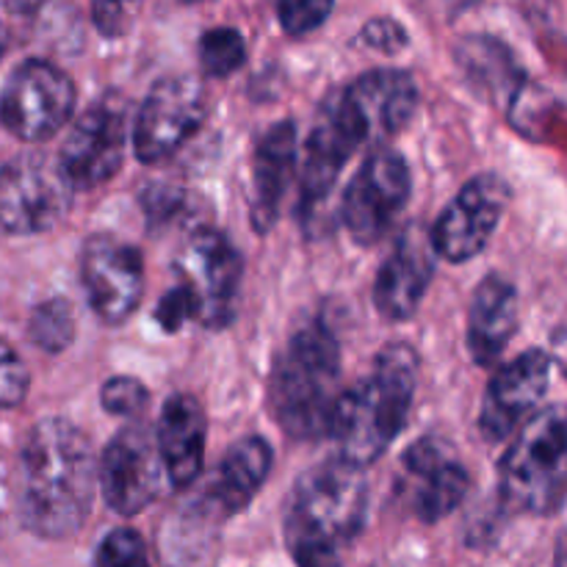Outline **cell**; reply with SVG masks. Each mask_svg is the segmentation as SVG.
<instances>
[{
    "label": "cell",
    "instance_id": "obj_29",
    "mask_svg": "<svg viewBox=\"0 0 567 567\" xmlns=\"http://www.w3.org/2000/svg\"><path fill=\"white\" fill-rule=\"evenodd\" d=\"M271 3H275L282 31L288 37H305L324 25L336 0H271Z\"/></svg>",
    "mask_w": 567,
    "mask_h": 567
},
{
    "label": "cell",
    "instance_id": "obj_26",
    "mask_svg": "<svg viewBox=\"0 0 567 567\" xmlns=\"http://www.w3.org/2000/svg\"><path fill=\"white\" fill-rule=\"evenodd\" d=\"M75 310L66 299H48L37 305L28 321V338L48 354H61L75 341Z\"/></svg>",
    "mask_w": 567,
    "mask_h": 567
},
{
    "label": "cell",
    "instance_id": "obj_35",
    "mask_svg": "<svg viewBox=\"0 0 567 567\" xmlns=\"http://www.w3.org/2000/svg\"><path fill=\"white\" fill-rule=\"evenodd\" d=\"M480 3V0H435V6L437 9L443 11V14H460V11H465V9H471V6H476Z\"/></svg>",
    "mask_w": 567,
    "mask_h": 567
},
{
    "label": "cell",
    "instance_id": "obj_15",
    "mask_svg": "<svg viewBox=\"0 0 567 567\" xmlns=\"http://www.w3.org/2000/svg\"><path fill=\"white\" fill-rule=\"evenodd\" d=\"M166 482L158 441L144 426H127L116 432L100 457V491L116 515H138L158 496Z\"/></svg>",
    "mask_w": 567,
    "mask_h": 567
},
{
    "label": "cell",
    "instance_id": "obj_4",
    "mask_svg": "<svg viewBox=\"0 0 567 567\" xmlns=\"http://www.w3.org/2000/svg\"><path fill=\"white\" fill-rule=\"evenodd\" d=\"M341 399V349L324 321L299 327L269 377V408L293 441L330 435V421Z\"/></svg>",
    "mask_w": 567,
    "mask_h": 567
},
{
    "label": "cell",
    "instance_id": "obj_5",
    "mask_svg": "<svg viewBox=\"0 0 567 567\" xmlns=\"http://www.w3.org/2000/svg\"><path fill=\"white\" fill-rule=\"evenodd\" d=\"M502 498L515 513L548 515L567 498V404L532 415L498 468Z\"/></svg>",
    "mask_w": 567,
    "mask_h": 567
},
{
    "label": "cell",
    "instance_id": "obj_27",
    "mask_svg": "<svg viewBox=\"0 0 567 567\" xmlns=\"http://www.w3.org/2000/svg\"><path fill=\"white\" fill-rule=\"evenodd\" d=\"M199 66L208 78H230L247 61V42L236 28H210L199 39Z\"/></svg>",
    "mask_w": 567,
    "mask_h": 567
},
{
    "label": "cell",
    "instance_id": "obj_6",
    "mask_svg": "<svg viewBox=\"0 0 567 567\" xmlns=\"http://www.w3.org/2000/svg\"><path fill=\"white\" fill-rule=\"evenodd\" d=\"M72 183L59 158L25 153L0 166V227L14 236L48 233L66 216Z\"/></svg>",
    "mask_w": 567,
    "mask_h": 567
},
{
    "label": "cell",
    "instance_id": "obj_7",
    "mask_svg": "<svg viewBox=\"0 0 567 567\" xmlns=\"http://www.w3.org/2000/svg\"><path fill=\"white\" fill-rule=\"evenodd\" d=\"M175 271L192 293L194 321L208 330H225L236 319L244 260L225 233L210 227L194 233L177 255Z\"/></svg>",
    "mask_w": 567,
    "mask_h": 567
},
{
    "label": "cell",
    "instance_id": "obj_32",
    "mask_svg": "<svg viewBox=\"0 0 567 567\" xmlns=\"http://www.w3.org/2000/svg\"><path fill=\"white\" fill-rule=\"evenodd\" d=\"M360 44L393 55L408 44V31H404L396 20H391V17H377V20H369L363 25V31H360Z\"/></svg>",
    "mask_w": 567,
    "mask_h": 567
},
{
    "label": "cell",
    "instance_id": "obj_25",
    "mask_svg": "<svg viewBox=\"0 0 567 567\" xmlns=\"http://www.w3.org/2000/svg\"><path fill=\"white\" fill-rule=\"evenodd\" d=\"M457 61L465 75L485 89L491 97L515 94L520 86V70L509 50L493 37H465L457 48Z\"/></svg>",
    "mask_w": 567,
    "mask_h": 567
},
{
    "label": "cell",
    "instance_id": "obj_9",
    "mask_svg": "<svg viewBox=\"0 0 567 567\" xmlns=\"http://www.w3.org/2000/svg\"><path fill=\"white\" fill-rule=\"evenodd\" d=\"M75 97V83L64 70L31 59L11 72L0 94V122L20 142H44L70 122Z\"/></svg>",
    "mask_w": 567,
    "mask_h": 567
},
{
    "label": "cell",
    "instance_id": "obj_24",
    "mask_svg": "<svg viewBox=\"0 0 567 567\" xmlns=\"http://www.w3.org/2000/svg\"><path fill=\"white\" fill-rule=\"evenodd\" d=\"M271 460H275V454H271V446L264 437H241V441L227 449L221 465L216 468L214 482L205 493L230 518V515L249 507V502L258 496L264 482L269 480Z\"/></svg>",
    "mask_w": 567,
    "mask_h": 567
},
{
    "label": "cell",
    "instance_id": "obj_20",
    "mask_svg": "<svg viewBox=\"0 0 567 567\" xmlns=\"http://www.w3.org/2000/svg\"><path fill=\"white\" fill-rule=\"evenodd\" d=\"M227 515L205 493L164 518L155 540L161 567H214L219 559V529Z\"/></svg>",
    "mask_w": 567,
    "mask_h": 567
},
{
    "label": "cell",
    "instance_id": "obj_14",
    "mask_svg": "<svg viewBox=\"0 0 567 567\" xmlns=\"http://www.w3.org/2000/svg\"><path fill=\"white\" fill-rule=\"evenodd\" d=\"M127 147V111L125 103L114 97H105L94 103L70 136L64 138V147L59 153V164L64 169L66 181L75 192H89L120 172L125 161Z\"/></svg>",
    "mask_w": 567,
    "mask_h": 567
},
{
    "label": "cell",
    "instance_id": "obj_38",
    "mask_svg": "<svg viewBox=\"0 0 567 567\" xmlns=\"http://www.w3.org/2000/svg\"><path fill=\"white\" fill-rule=\"evenodd\" d=\"M131 3H138V0H131Z\"/></svg>",
    "mask_w": 567,
    "mask_h": 567
},
{
    "label": "cell",
    "instance_id": "obj_18",
    "mask_svg": "<svg viewBox=\"0 0 567 567\" xmlns=\"http://www.w3.org/2000/svg\"><path fill=\"white\" fill-rule=\"evenodd\" d=\"M432 252H435L432 236H424L421 227H408L399 236L396 247L377 271L374 291H371L382 319L408 321L419 310L435 275Z\"/></svg>",
    "mask_w": 567,
    "mask_h": 567
},
{
    "label": "cell",
    "instance_id": "obj_1",
    "mask_svg": "<svg viewBox=\"0 0 567 567\" xmlns=\"http://www.w3.org/2000/svg\"><path fill=\"white\" fill-rule=\"evenodd\" d=\"M97 482L100 465L89 437L64 419L39 421L20 454L22 526L48 540L72 537L89 518Z\"/></svg>",
    "mask_w": 567,
    "mask_h": 567
},
{
    "label": "cell",
    "instance_id": "obj_8",
    "mask_svg": "<svg viewBox=\"0 0 567 567\" xmlns=\"http://www.w3.org/2000/svg\"><path fill=\"white\" fill-rule=\"evenodd\" d=\"M365 142H371V133L360 111L354 109L347 89L332 92L321 105L308 144H305L302 188H299V194H302L299 210H302L305 219H316V214L324 208L347 161Z\"/></svg>",
    "mask_w": 567,
    "mask_h": 567
},
{
    "label": "cell",
    "instance_id": "obj_23",
    "mask_svg": "<svg viewBox=\"0 0 567 567\" xmlns=\"http://www.w3.org/2000/svg\"><path fill=\"white\" fill-rule=\"evenodd\" d=\"M297 164V125L291 120L275 122L252 155V225L258 233L271 230L280 216L282 194Z\"/></svg>",
    "mask_w": 567,
    "mask_h": 567
},
{
    "label": "cell",
    "instance_id": "obj_13",
    "mask_svg": "<svg viewBox=\"0 0 567 567\" xmlns=\"http://www.w3.org/2000/svg\"><path fill=\"white\" fill-rule=\"evenodd\" d=\"M507 203L509 186L496 172H482L471 177L432 227L435 252L449 264L474 260L496 233Z\"/></svg>",
    "mask_w": 567,
    "mask_h": 567
},
{
    "label": "cell",
    "instance_id": "obj_12",
    "mask_svg": "<svg viewBox=\"0 0 567 567\" xmlns=\"http://www.w3.org/2000/svg\"><path fill=\"white\" fill-rule=\"evenodd\" d=\"M81 277L89 305L103 324H125L142 305L144 260L133 244L105 233L92 236L83 244Z\"/></svg>",
    "mask_w": 567,
    "mask_h": 567
},
{
    "label": "cell",
    "instance_id": "obj_33",
    "mask_svg": "<svg viewBox=\"0 0 567 567\" xmlns=\"http://www.w3.org/2000/svg\"><path fill=\"white\" fill-rule=\"evenodd\" d=\"M188 319H194V302L186 286H175L161 297L158 308H155V321L164 327L166 332H177Z\"/></svg>",
    "mask_w": 567,
    "mask_h": 567
},
{
    "label": "cell",
    "instance_id": "obj_17",
    "mask_svg": "<svg viewBox=\"0 0 567 567\" xmlns=\"http://www.w3.org/2000/svg\"><path fill=\"white\" fill-rule=\"evenodd\" d=\"M551 365L548 352L529 349L496 371L480 413V432L487 441H507L537 413L551 385Z\"/></svg>",
    "mask_w": 567,
    "mask_h": 567
},
{
    "label": "cell",
    "instance_id": "obj_30",
    "mask_svg": "<svg viewBox=\"0 0 567 567\" xmlns=\"http://www.w3.org/2000/svg\"><path fill=\"white\" fill-rule=\"evenodd\" d=\"M150 402V391L133 377H111L100 391V404L105 413L122 415V419H133L142 413Z\"/></svg>",
    "mask_w": 567,
    "mask_h": 567
},
{
    "label": "cell",
    "instance_id": "obj_3",
    "mask_svg": "<svg viewBox=\"0 0 567 567\" xmlns=\"http://www.w3.org/2000/svg\"><path fill=\"white\" fill-rule=\"evenodd\" d=\"M419 382V354L410 343H388L374 360V371L341 393L330 421L338 457L349 463H377L408 421Z\"/></svg>",
    "mask_w": 567,
    "mask_h": 567
},
{
    "label": "cell",
    "instance_id": "obj_11",
    "mask_svg": "<svg viewBox=\"0 0 567 567\" xmlns=\"http://www.w3.org/2000/svg\"><path fill=\"white\" fill-rule=\"evenodd\" d=\"M205 122V92L197 78L172 75L155 83L133 125V153L142 164L172 158Z\"/></svg>",
    "mask_w": 567,
    "mask_h": 567
},
{
    "label": "cell",
    "instance_id": "obj_37",
    "mask_svg": "<svg viewBox=\"0 0 567 567\" xmlns=\"http://www.w3.org/2000/svg\"><path fill=\"white\" fill-rule=\"evenodd\" d=\"M186 3H203V0H186Z\"/></svg>",
    "mask_w": 567,
    "mask_h": 567
},
{
    "label": "cell",
    "instance_id": "obj_19",
    "mask_svg": "<svg viewBox=\"0 0 567 567\" xmlns=\"http://www.w3.org/2000/svg\"><path fill=\"white\" fill-rule=\"evenodd\" d=\"M205 437H208V421H205L203 404L192 393H175L166 399L155 441H158L161 460H164L166 482L177 491H186L199 480Z\"/></svg>",
    "mask_w": 567,
    "mask_h": 567
},
{
    "label": "cell",
    "instance_id": "obj_36",
    "mask_svg": "<svg viewBox=\"0 0 567 567\" xmlns=\"http://www.w3.org/2000/svg\"><path fill=\"white\" fill-rule=\"evenodd\" d=\"M6 44H9V33H6L3 22H0V59H3V53H6Z\"/></svg>",
    "mask_w": 567,
    "mask_h": 567
},
{
    "label": "cell",
    "instance_id": "obj_16",
    "mask_svg": "<svg viewBox=\"0 0 567 567\" xmlns=\"http://www.w3.org/2000/svg\"><path fill=\"white\" fill-rule=\"evenodd\" d=\"M468 487V471L441 437H424L404 452L399 491L410 513L424 524L452 515L465 502Z\"/></svg>",
    "mask_w": 567,
    "mask_h": 567
},
{
    "label": "cell",
    "instance_id": "obj_22",
    "mask_svg": "<svg viewBox=\"0 0 567 567\" xmlns=\"http://www.w3.org/2000/svg\"><path fill=\"white\" fill-rule=\"evenodd\" d=\"M354 109L363 116L371 133V142L396 136L419 109V89L415 81L402 70H371L347 86Z\"/></svg>",
    "mask_w": 567,
    "mask_h": 567
},
{
    "label": "cell",
    "instance_id": "obj_2",
    "mask_svg": "<svg viewBox=\"0 0 567 567\" xmlns=\"http://www.w3.org/2000/svg\"><path fill=\"white\" fill-rule=\"evenodd\" d=\"M365 509L369 485L360 465L336 457L299 476L286 507V543L297 567H341Z\"/></svg>",
    "mask_w": 567,
    "mask_h": 567
},
{
    "label": "cell",
    "instance_id": "obj_34",
    "mask_svg": "<svg viewBox=\"0 0 567 567\" xmlns=\"http://www.w3.org/2000/svg\"><path fill=\"white\" fill-rule=\"evenodd\" d=\"M131 0H92V20L103 37H122L131 25Z\"/></svg>",
    "mask_w": 567,
    "mask_h": 567
},
{
    "label": "cell",
    "instance_id": "obj_10",
    "mask_svg": "<svg viewBox=\"0 0 567 567\" xmlns=\"http://www.w3.org/2000/svg\"><path fill=\"white\" fill-rule=\"evenodd\" d=\"M410 192L413 177L408 161L396 150H374L343 194L341 219L349 236L363 247L382 241L396 225Z\"/></svg>",
    "mask_w": 567,
    "mask_h": 567
},
{
    "label": "cell",
    "instance_id": "obj_28",
    "mask_svg": "<svg viewBox=\"0 0 567 567\" xmlns=\"http://www.w3.org/2000/svg\"><path fill=\"white\" fill-rule=\"evenodd\" d=\"M97 567H150L147 543L133 529H114L103 537L94 557Z\"/></svg>",
    "mask_w": 567,
    "mask_h": 567
},
{
    "label": "cell",
    "instance_id": "obj_31",
    "mask_svg": "<svg viewBox=\"0 0 567 567\" xmlns=\"http://www.w3.org/2000/svg\"><path fill=\"white\" fill-rule=\"evenodd\" d=\"M28 369L20 354L0 341V408H17L28 393Z\"/></svg>",
    "mask_w": 567,
    "mask_h": 567
},
{
    "label": "cell",
    "instance_id": "obj_21",
    "mask_svg": "<svg viewBox=\"0 0 567 567\" xmlns=\"http://www.w3.org/2000/svg\"><path fill=\"white\" fill-rule=\"evenodd\" d=\"M518 291L502 275H487L476 286L468 308V352L482 369L496 363L518 332Z\"/></svg>",
    "mask_w": 567,
    "mask_h": 567
}]
</instances>
